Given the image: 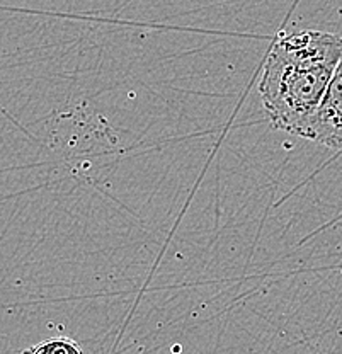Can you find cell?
<instances>
[{"instance_id":"cell-1","label":"cell","mask_w":342,"mask_h":354,"mask_svg":"<svg viewBox=\"0 0 342 354\" xmlns=\"http://www.w3.org/2000/svg\"><path fill=\"white\" fill-rule=\"evenodd\" d=\"M341 58L342 38L332 32L307 29L279 36L259 82L271 124L303 138Z\"/></svg>"},{"instance_id":"cell-4","label":"cell","mask_w":342,"mask_h":354,"mask_svg":"<svg viewBox=\"0 0 342 354\" xmlns=\"http://www.w3.org/2000/svg\"><path fill=\"white\" fill-rule=\"evenodd\" d=\"M21 354H45V353H43L41 348H39V346L36 344V346H31V348H28V349H26V351H23Z\"/></svg>"},{"instance_id":"cell-2","label":"cell","mask_w":342,"mask_h":354,"mask_svg":"<svg viewBox=\"0 0 342 354\" xmlns=\"http://www.w3.org/2000/svg\"><path fill=\"white\" fill-rule=\"evenodd\" d=\"M303 138L342 152V58L336 66L319 109L308 123Z\"/></svg>"},{"instance_id":"cell-3","label":"cell","mask_w":342,"mask_h":354,"mask_svg":"<svg viewBox=\"0 0 342 354\" xmlns=\"http://www.w3.org/2000/svg\"><path fill=\"white\" fill-rule=\"evenodd\" d=\"M38 346L45 354H84L80 346L68 337L46 339Z\"/></svg>"}]
</instances>
